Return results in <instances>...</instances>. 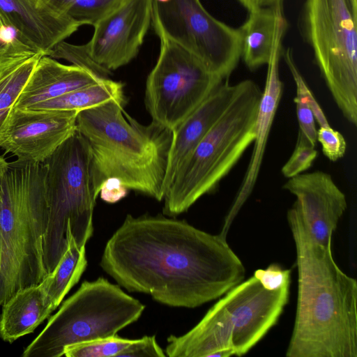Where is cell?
Here are the masks:
<instances>
[{
	"label": "cell",
	"mask_w": 357,
	"mask_h": 357,
	"mask_svg": "<svg viewBox=\"0 0 357 357\" xmlns=\"http://www.w3.org/2000/svg\"><path fill=\"white\" fill-rule=\"evenodd\" d=\"M100 265L129 291L188 308L220 297L245 273L225 236L162 215H128L107 241Z\"/></svg>",
	"instance_id": "cell-1"
},
{
	"label": "cell",
	"mask_w": 357,
	"mask_h": 357,
	"mask_svg": "<svg viewBox=\"0 0 357 357\" xmlns=\"http://www.w3.org/2000/svg\"><path fill=\"white\" fill-rule=\"evenodd\" d=\"M298 269V298L288 357H357V282L331 246L310 236L294 204L287 212Z\"/></svg>",
	"instance_id": "cell-2"
},
{
	"label": "cell",
	"mask_w": 357,
	"mask_h": 357,
	"mask_svg": "<svg viewBox=\"0 0 357 357\" xmlns=\"http://www.w3.org/2000/svg\"><path fill=\"white\" fill-rule=\"evenodd\" d=\"M113 100L79 111L76 129L87 141L100 182L116 178L128 189L162 201L172 132L142 125Z\"/></svg>",
	"instance_id": "cell-3"
},
{
	"label": "cell",
	"mask_w": 357,
	"mask_h": 357,
	"mask_svg": "<svg viewBox=\"0 0 357 357\" xmlns=\"http://www.w3.org/2000/svg\"><path fill=\"white\" fill-rule=\"evenodd\" d=\"M43 162H8L1 184L0 306L47 276L43 241L48 206Z\"/></svg>",
	"instance_id": "cell-4"
},
{
	"label": "cell",
	"mask_w": 357,
	"mask_h": 357,
	"mask_svg": "<svg viewBox=\"0 0 357 357\" xmlns=\"http://www.w3.org/2000/svg\"><path fill=\"white\" fill-rule=\"evenodd\" d=\"M238 83L225 111L174 176L163 197L165 215L181 214L213 192L252 144L262 91L251 79Z\"/></svg>",
	"instance_id": "cell-5"
},
{
	"label": "cell",
	"mask_w": 357,
	"mask_h": 357,
	"mask_svg": "<svg viewBox=\"0 0 357 357\" xmlns=\"http://www.w3.org/2000/svg\"><path fill=\"white\" fill-rule=\"evenodd\" d=\"M43 164L48 206L43 255L50 273L66 250L67 229L86 246L93 235V215L100 182L89 145L77 130Z\"/></svg>",
	"instance_id": "cell-6"
},
{
	"label": "cell",
	"mask_w": 357,
	"mask_h": 357,
	"mask_svg": "<svg viewBox=\"0 0 357 357\" xmlns=\"http://www.w3.org/2000/svg\"><path fill=\"white\" fill-rule=\"evenodd\" d=\"M145 305L103 278L84 281L61 305L23 357H60L66 347L105 338L134 323Z\"/></svg>",
	"instance_id": "cell-7"
},
{
	"label": "cell",
	"mask_w": 357,
	"mask_h": 357,
	"mask_svg": "<svg viewBox=\"0 0 357 357\" xmlns=\"http://www.w3.org/2000/svg\"><path fill=\"white\" fill-rule=\"evenodd\" d=\"M304 25L326 86L357 125V0H306Z\"/></svg>",
	"instance_id": "cell-8"
},
{
	"label": "cell",
	"mask_w": 357,
	"mask_h": 357,
	"mask_svg": "<svg viewBox=\"0 0 357 357\" xmlns=\"http://www.w3.org/2000/svg\"><path fill=\"white\" fill-rule=\"evenodd\" d=\"M151 24L160 53L146 79L145 104L152 122L172 132L225 79L172 39L153 13Z\"/></svg>",
	"instance_id": "cell-9"
},
{
	"label": "cell",
	"mask_w": 357,
	"mask_h": 357,
	"mask_svg": "<svg viewBox=\"0 0 357 357\" xmlns=\"http://www.w3.org/2000/svg\"><path fill=\"white\" fill-rule=\"evenodd\" d=\"M153 15L165 32L212 74L226 79L236 68L241 56L238 29L215 18L200 0H153Z\"/></svg>",
	"instance_id": "cell-10"
},
{
	"label": "cell",
	"mask_w": 357,
	"mask_h": 357,
	"mask_svg": "<svg viewBox=\"0 0 357 357\" xmlns=\"http://www.w3.org/2000/svg\"><path fill=\"white\" fill-rule=\"evenodd\" d=\"M153 0H125L93 25L86 43L93 60L112 72L139 53L151 24Z\"/></svg>",
	"instance_id": "cell-11"
},
{
	"label": "cell",
	"mask_w": 357,
	"mask_h": 357,
	"mask_svg": "<svg viewBox=\"0 0 357 357\" xmlns=\"http://www.w3.org/2000/svg\"><path fill=\"white\" fill-rule=\"evenodd\" d=\"M76 110L13 108L0 148L18 160L43 162L76 130Z\"/></svg>",
	"instance_id": "cell-12"
},
{
	"label": "cell",
	"mask_w": 357,
	"mask_h": 357,
	"mask_svg": "<svg viewBox=\"0 0 357 357\" xmlns=\"http://www.w3.org/2000/svg\"><path fill=\"white\" fill-rule=\"evenodd\" d=\"M289 287L269 291L252 276L220 300L232 324L235 355L247 354L277 323L288 302Z\"/></svg>",
	"instance_id": "cell-13"
},
{
	"label": "cell",
	"mask_w": 357,
	"mask_h": 357,
	"mask_svg": "<svg viewBox=\"0 0 357 357\" xmlns=\"http://www.w3.org/2000/svg\"><path fill=\"white\" fill-rule=\"evenodd\" d=\"M283 188L296 197L294 204L312 239L331 246L333 234L347 203L331 174L323 171L302 173L289 178Z\"/></svg>",
	"instance_id": "cell-14"
},
{
	"label": "cell",
	"mask_w": 357,
	"mask_h": 357,
	"mask_svg": "<svg viewBox=\"0 0 357 357\" xmlns=\"http://www.w3.org/2000/svg\"><path fill=\"white\" fill-rule=\"evenodd\" d=\"M0 10L24 42L44 56L82 26L44 0H0Z\"/></svg>",
	"instance_id": "cell-15"
},
{
	"label": "cell",
	"mask_w": 357,
	"mask_h": 357,
	"mask_svg": "<svg viewBox=\"0 0 357 357\" xmlns=\"http://www.w3.org/2000/svg\"><path fill=\"white\" fill-rule=\"evenodd\" d=\"M282 53V48L276 50L267 64L265 85L255 121L253 150L239 190L225 219L220 234L225 236L234 219L252 193L257 180L270 130L282 94L283 84L279 75V60Z\"/></svg>",
	"instance_id": "cell-16"
},
{
	"label": "cell",
	"mask_w": 357,
	"mask_h": 357,
	"mask_svg": "<svg viewBox=\"0 0 357 357\" xmlns=\"http://www.w3.org/2000/svg\"><path fill=\"white\" fill-rule=\"evenodd\" d=\"M238 83L223 80L173 131L165 178V191L178 169L234 97Z\"/></svg>",
	"instance_id": "cell-17"
},
{
	"label": "cell",
	"mask_w": 357,
	"mask_h": 357,
	"mask_svg": "<svg viewBox=\"0 0 357 357\" xmlns=\"http://www.w3.org/2000/svg\"><path fill=\"white\" fill-rule=\"evenodd\" d=\"M169 357H229L235 355L232 324L220 300L187 333L167 338Z\"/></svg>",
	"instance_id": "cell-18"
},
{
	"label": "cell",
	"mask_w": 357,
	"mask_h": 357,
	"mask_svg": "<svg viewBox=\"0 0 357 357\" xmlns=\"http://www.w3.org/2000/svg\"><path fill=\"white\" fill-rule=\"evenodd\" d=\"M95 73L74 65H64L49 56L38 60L13 108H27L100 81Z\"/></svg>",
	"instance_id": "cell-19"
},
{
	"label": "cell",
	"mask_w": 357,
	"mask_h": 357,
	"mask_svg": "<svg viewBox=\"0 0 357 357\" xmlns=\"http://www.w3.org/2000/svg\"><path fill=\"white\" fill-rule=\"evenodd\" d=\"M282 3L249 11L244 24L238 28L241 56L253 70L268 64L274 52L282 48V38L287 27Z\"/></svg>",
	"instance_id": "cell-20"
},
{
	"label": "cell",
	"mask_w": 357,
	"mask_h": 357,
	"mask_svg": "<svg viewBox=\"0 0 357 357\" xmlns=\"http://www.w3.org/2000/svg\"><path fill=\"white\" fill-rule=\"evenodd\" d=\"M1 306L0 337L9 343L33 332L55 310L41 282L20 289Z\"/></svg>",
	"instance_id": "cell-21"
},
{
	"label": "cell",
	"mask_w": 357,
	"mask_h": 357,
	"mask_svg": "<svg viewBox=\"0 0 357 357\" xmlns=\"http://www.w3.org/2000/svg\"><path fill=\"white\" fill-rule=\"evenodd\" d=\"M67 240L68 245L63 255L54 270L41 282L55 310L78 282L87 266L85 246L77 245L68 227Z\"/></svg>",
	"instance_id": "cell-22"
},
{
	"label": "cell",
	"mask_w": 357,
	"mask_h": 357,
	"mask_svg": "<svg viewBox=\"0 0 357 357\" xmlns=\"http://www.w3.org/2000/svg\"><path fill=\"white\" fill-rule=\"evenodd\" d=\"M126 100L123 85L109 78L84 86L57 98L27 107L33 109L82 111L102 105L108 101Z\"/></svg>",
	"instance_id": "cell-23"
},
{
	"label": "cell",
	"mask_w": 357,
	"mask_h": 357,
	"mask_svg": "<svg viewBox=\"0 0 357 357\" xmlns=\"http://www.w3.org/2000/svg\"><path fill=\"white\" fill-rule=\"evenodd\" d=\"M43 56L37 53L0 72V135L13 107Z\"/></svg>",
	"instance_id": "cell-24"
},
{
	"label": "cell",
	"mask_w": 357,
	"mask_h": 357,
	"mask_svg": "<svg viewBox=\"0 0 357 357\" xmlns=\"http://www.w3.org/2000/svg\"><path fill=\"white\" fill-rule=\"evenodd\" d=\"M77 21L82 26H93L125 0H44Z\"/></svg>",
	"instance_id": "cell-25"
},
{
	"label": "cell",
	"mask_w": 357,
	"mask_h": 357,
	"mask_svg": "<svg viewBox=\"0 0 357 357\" xmlns=\"http://www.w3.org/2000/svg\"><path fill=\"white\" fill-rule=\"evenodd\" d=\"M36 54L0 10V72Z\"/></svg>",
	"instance_id": "cell-26"
},
{
	"label": "cell",
	"mask_w": 357,
	"mask_h": 357,
	"mask_svg": "<svg viewBox=\"0 0 357 357\" xmlns=\"http://www.w3.org/2000/svg\"><path fill=\"white\" fill-rule=\"evenodd\" d=\"M134 340L123 338L116 334L110 337L79 342L66 347V357H119Z\"/></svg>",
	"instance_id": "cell-27"
},
{
	"label": "cell",
	"mask_w": 357,
	"mask_h": 357,
	"mask_svg": "<svg viewBox=\"0 0 357 357\" xmlns=\"http://www.w3.org/2000/svg\"><path fill=\"white\" fill-rule=\"evenodd\" d=\"M49 56L66 60L72 65L89 70L102 78H108V75L112 73L93 60L86 44L73 45L63 40L52 50Z\"/></svg>",
	"instance_id": "cell-28"
},
{
	"label": "cell",
	"mask_w": 357,
	"mask_h": 357,
	"mask_svg": "<svg viewBox=\"0 0 357 357\" xmlns=\"http://www.w3.org/2000/svg\"><path fill=\"white\" fill-rule=\"evenodd\" d=\"M314 147L298 132L295 149L281 169L282 175L290 178L310 168L318 154Z\"/></svg>",
	"instance_id": "cell-29"
},
{
	"label": "cell",
	"mask_w": 357,
	"mask_h": 357,
	"mask_svg": "<svg viewBox=\"0 0 357 357\" xmlns=\"http://www.w3.org/2000/svg\"><path fill=\"white\" fill-rule=\"evenodd\" d=\"M284 56L285 62L291 73L293 79L296 86V92H298L303 95L305 98L309 105L313 115L314 116L315 121L317 122L319 127H328L330 126L327 119L325 116L324 112L321 109V107L316 100L312 92L307 86L303 77L301 75L296 65L294 62L292 56L291 50L288 48L285 52H282V54Z\"/></svg>",
	"instance_id": "cell-30"
},
{
	"label": "cell",
	"mask_w": 357,
	"mask_h": 357,
	"mask_svg": "<svg viewBox=\"0 0 357 357\" xmlns=\"http://www.w3.org/2000/svg\"><path fill=\"white\" fill-rule=\"evenodd\" d=\"M317 141L321 145L323 153L331 161H337L345 154L347 142L344 136L331 126L319 127Z\"/></svg>",
	"instance_id": "cell-31"
},
{
	"label": "cell",
	"mask_w": 357,
	"mask_h": 357,
	"mask_svg": "<svg viewBox=\"0 0 357 357\" xmlns=\"http://www.w3.org/2000/svg\"><path fill=\"white\" fill-rule=\"evenodd\" d=\"M253 276L269 291L278 290L291 282V270L284 269L277 263L270 264L266 269L256 270Z\"/></svg>",
	"instance_id": "cell-32"
},
{
	"label": "cell",
	"mask_w": 357,
	"mask_h": 357,
	"mask_svg": "<svg viewBox=\"0 0 357 357\" xmlns=\"http://www.w3.org/2000/svg\"><path fill=\"white\" fill-rule=\"evenodd\" d=\"M296 105V114L301 132L307 141L315 146L317 141V132L315 119L313 113L303 95L296 92L294 99Z\"/></svg>",
	"instance_id": "cell-33"
},
{
	"label": "cell",
	"mask_w": 357,
	"mask_h": 357,
	"mask_svg": "<svg viewBox=\"0 0 357 357\" xmlns=\"http://www.w3.org/2000/svg\"><path fill=\"white\" fill-rule=\"evenodd\" d=\"M164 357L165 354L157 343L155 337L144 336L134 340L119 356V357Z\"/></svg>",
	"instance_id": "cell-34"
},
{
	"label": "cell",
	"mask_w": 357,
	"mask_h": 357,
	"mask_svg": "<svg viewBox=\"0 0 357 357\" xmlns=\"http://www.w3.org/2000/svg\"><path fill=\"white\" fill-rule=\"evenodd\" d=\"M126 188L116 178H108L102 183L99 194L105 202L114 204L124 198L128 194Z\"/></svg>",
	"instance_id": "cell-35"
},
{
	"label": "cell",
	"mask_w": 357,
	"mask_h": 357,
	"mask_svg": "<svg viewBox=\"0 0 357 357\" xmlns=\"http://www.w3.org/2000/svg\"><path fill=\"white\" fill-rule=\"evenodd\" d=\"M238 1L250 11L258 8L271 6L282 3V0H238Z\"/></svg>",
	"instance_id": "cell-36"
},
{
	"label": "cell",
	"mask_w": 357,
	"mask_h": 357,
	"mask_svg": "<svg viewBox=\"0 0 357 357\" xmlns=\"http://www.w3.org/2000/svg\"><path fill=\"white\" fill-rule=\"evenodd\" d=\"M8 162L1 156H0V208H1V184L3 175L8 165Z\"/></svg>",
	"instance_id": "cell-37"
},
{
	"label": "cell",
	"mask_w": 357,
	"mask_h": 357,
	"mask_svg": "<svg viewBox=\"0 0 357 357\" xmlns=\"http://www.w3.org/2000/svg\"><path fill=\"white\" fill-rule=\"evenodd\" d=\"M155 1L160 2V3H165V2L169 1V0H155Z\"/></svg>",
	"instance_id": "cell-38"
}]
</instances>
